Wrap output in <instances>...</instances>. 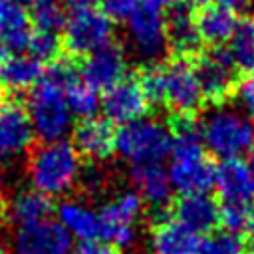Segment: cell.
Listing matches in <instances>:
<instances>
[{
  "label": "cell",
  "mask_w": 254,
  "mask_h": 254,
  "mask_svg": "<svg viewBox=\"0 0 254 254\" xmlns=\"http://www.w3.org/2000/svg\"><path fill=\"white\" fill-rule=\"evenodd\" d=\"M4 204V181H2V171H0V208Z\"/></svg>",
  "instance_id": "39"
},
{
  "label": "cell",
  "mask_w": 254,
  "mask_h": 254,
  "mask_svg": "<svg viewBox=\"0 0 254 254\" xmlns=\"http://www.w3.org/2000/svg\"><path fill=\"white\" fill-rule=\"evenodd\" d=\"M163 83V107L171 113H198L204 105V97L192 67V60L171 56L159 64Z\"/></svg>",
  "instance_id": "6"
},
{
  "label": "cell",
  "mask_w": 254,
  "mask_h": 254,
  "mask_svg": "<svg viewBox=\"0 0 254 254\" xmlns=\"http://www.w3.org/2000/svg\"><path fill=\"white\" fill-rule=\"evenodd\" d=\"M129 32L137 50L151 60L159 58L169 48L165 18L161 12L139 6L137 12L129 18Z\"/></svg>",
  "instance_id": "19"
},
{
  "label": "cell",
  "mask_w": 254,
  "mask_h": 254,
  "mask_svg": "<svg viewBox=\"0 0 254 254\" xmlns=\"http://www.w3.org/2000/svg\"><path fill=\"white\" fill-rule=\"evenodd\" d=\"M97 0H65V4L71 8V10H79V8H91Z\"/></svg>",
  "instance_id": "36"
},
{
  "label": "cell",
  "mask_w": 254,
  "mask_h": 254,
  "mask_svg": "<svg viewBox=\"0 0 254 254\" xmlns=\"http://www.w3.org/2000/svg\"><path fill=\"white\" fill-rule=\"evenodd\" d=\"M44 64L32 56H12L0 64V83L10 91L34 87L44 77Z\"/></svg>",
  "instance_id": "23"
},
{
  "label": "cell",
  "mask_w": 254,
  "mask_h": 254,
  "mask_svg": "<svg viewBox=\"0 0 254 254\" xmlns=\"http://www.w3.org/2000/svg\"><path fill=\"white\" fill-rule=\"evenodd\" d=\"M244 252V238L232 234L228 230L208 232L200 238V246L196 254H242Z\"/></svg>",
  "instance_id": "31"
},
{
  "label": "cell",
  "mask_w": 254,
  "mask_h": 254,
  "mask_svg": "<svg viewBox=\"0 0 254 254\" xmlns=\"http://www.w3.org/2000/svg\"><path fill=\"white\" fill-rule=\"evenodd\" d=\"M165 28H167V44L173 56L192 60L198 52L204 50L194 20V8L185 0L177 2L167 10Z\"/></svg>",
  "instance_id": "13"
},
{
  "label": "cell",
  "mask_w": 254,
  "mask_h": 254,
  "mask_svg": "<svg viewBox=\"0 0 254 254\" xmlns=\"http://www.w3.org/2000/svg\"><path fill=\"white\" fill-rule=\"evenodd\" d=\"M30 24L34 30L62 32L67 24V14L58 0H34L30 6Z\"/></svg>",
  "instance_id": "28"
},
{
  "label": "cell",
  "mask_w": 254,
  "mask_h": 254,
  "mask_svg": "<svg viewBox=\"0 0 254 254\" xmlns=\"http://www.w3.org/2000/svg\"><path fill=\"white\" fill-rule=\"evenodd\" d=\"M64 95H65V103L69 107V111L81 119H89L93 117V113L97 111L99 107V99H97V91L87 85L83 79H75L71 81L65 89H64Z\"/></svg>",
  "instance_id": "29"
},
{
  "label": "cell",
  "mask_w": 254,
  "mask_h": 254,
  "mask_svg": "<svg viewBox=\"0 0 254 254\" xmlns=\"http://www.w3.org/2000/svg\"><path fill=\"white\" fill-rule=\"evenodd\" d=\"M141 6V0H101V10L117 22L129 20L137 8Z\"/></svg>",
  "instance_id": "32"
},
{
  "label": "cell",
  "mask_w": 254,
  "mask_h": 254,
  "mask_svg": "<svg viewBox=\"0 0 254 254\" xmlns=\"http://www.w3.org/2000/svg\"><path fill=\"white\" fill-rule=\"evenodd\" d=\"M26 50L38 62L50 64V62L58 60L64 54V42H62V36H58L54 32H44V30H34L32 28Z\"/></svg>",
  "instance_id": "30"
},
{
  "label": "cell",
  "mask_w": 254,
  "mask_h": 254,
  "mask_svg": "<svg viewBox=\"0 0 254 254\" xmlns=\"http://www.w3.org/2000/svg\"><path fill=\"white\" fill-rule=\"evenodd\" d=\"M52 212H54L52 198L36 189H30V190H20L10 200H4L0 208V218L4 220V224L24 226L38 220H46L50 218Z\"/></svg>",
  "instance_id": "20"
},
{
  "label": "cell",
  "mask_w": 254,
  "mask_h": 254,
  "mask_svg": "<svg viewBox=\"0 0 254 254\" xmlns=\"http://www.w3.org/2000/svg\"><path fill=\"white\" fill-rule=\"evenodd\" d=\"M143 210V198L129 190L111 198L99 212L101 218V238H105L111 246L125 248L135 240V220Z\"/></svg>",
  "instance_id": "10"
},
{
  "label": "cell",
  "mask_w": 254,
  "mask_h": 254,
  "mask_svg": "<svg viewBox=\"0 0 254 254\" xmlns=\"http://www.w3.org/2000/svg\"><path fill=\"white\" fill-rule=\"evenodd\" d=\"M171 149V133L159 121L137 119L117 129V151L133 163H161Z\"/></svg>",
  "instance_id": "4"
},
{
  "label": "cell",
  "mask_w": 254,
  "mask_h": 254,
  "mask_svg": "<svg viewBox=\"0 0 254 254\" xmlns=\"http://www.w3.org/2000/svg\"><path fill=\"white\" fill-rule=\"evenodd\" d=\"M179 0H141V6L143 8H149V10H155V12H165L169 10L171 6H175Z\"/></svg>",
  "instance_id": "35"
},
{
  "label": "cell",
  "mask_w": 254,
  "mask_h": 254,
  "mask_svg": "<svg viewBox=\"0 0 254 254\" xmlns=\"http://www.w3.org/2000/svg\"><path fill=\"white\" fill-rule=\"evenodd\" d=\"M67 228L52 218L18 226L8 242V254H69Z\"/></svg>",
  "instance_id": "9"
},
{
  "label": "cell",
  "mask_w": 254,
  "mask_h": 254,
  "mask_svg": "<svg viewBox=\"0 0 254 254\" xmlns=\"http://www.w3.org/2000/svg\"><path fill=\"white\" fill-rule=\"evenodd\" d=\"M252 248H254V232H252ZM254 252V250H252Z\"/></svg>",
  "instance_id": "43"
},
{
  "label": "cell",
  "mask_w": 254,
  "mask_h": 254,
  "mask_svg": "<svg viewBox=\"0 0 254 254\" xmlns=\"http://www.w3.org/2000/svg\"><path fill=\"white\" fill-rule=\"evenodd\" d=\"M34 127L28 109L18 99H6L0 105V157H14L30 149Z\"/></svg>",
  "instance_id": "14"
},
{
  "label": "cell",
  "mask_w": 254,
  "mask_h": 254,
  "mask_svg": "<svg viewBox=\"0 0 254 254\" xmlns=\"http://www.w3.org/2000/svg\"><path fill=\"white\" fill-rule=\"evenodd\" d=\"M79 153L67 141H50L32 149L28 159L30 181L36 190L54 196L67 192L79 181Z\"/></svg>",
  "instance_id": "1"
},
{
  "label": "cell",
  "mask_w": 254,
  "mask_h": 254,
  "mask_svg": "<svg viewBox=\"0 0 254 254\" xmlns=\"http://www.w3.org/2000/svg\"><path fill=\"white\" fill-rule=\"evenodd\" d=\"M131 179L139 190V196L157 210V216L169 214L173 185L161 163H135L131 169Z\"/></svg>",
  "instance_id": "18"
},
{
  "label": "cell",
  "mask_w": 254,
  "mask_h": 254,
  "mask_svg": "<svg viewBox=\"0 0 254 254\" xmlns=\"http://www.w3.org/2000/svg\"><path fill=\"white\" fill-rule=\"evenodd\" d=\"M69 254H121V252L111 244H101V242L89 240V242L77 244Z\"/></svg>",
  "instance_id": "34"
},
{
  "label": "cell",
  "mask_w": 254,
  "mask_h": 254,
  "mask_svg": "<svg viewBox=\"0 0 254 254\" xmlns=\"http://www.w3.org/2000/svg\"><path fill=\"white\" fill-rule=\"evenodd\" d=\"M101 107L107 119L119 125L143 119V115L151 109L137 73H129L115 85L105 89L101 97Z\"/></svg>",
  "instance_id": "11"
},
{
  "label": "cell",
  "mask_w": 254,
  "mask_h": 254,
  "mask_svg": "<svg viewBox=\"0 0 254 254\" xmlns=\"http://www.w3.org/2000/svg\"><path fill=\"white\" fill-rule=\"evenodd\" d=\"M248 169H250V173H252V179H254V151L250 153V159H248Z\"/></svg>",
  "instance_id": "41"
},
{
  "label": "cell",
  "mask_w": 254,
  "mask_h": 254,
  "mask_svg": "<svg viewBox=\"0 0 254 254\" xmlns=\"http://www.w3.org/2000/svg\"><path fill=\"white\" fill-rule=\"evenodd\" d=\"M125 67H127V62L121 46H117L115 42H109L107 46L79 60V77L87 85H91L95 91L97 89L105 91L125 77Z\"/></svg>",
  "instance_id": "12"
},
{
  "label": "cell",
  "mask_w": 254,
  "mask_h": 254,
  "mask_svg": "<svg viewBox=\"0 0 254 254\" xmlns=\"http://www.w3.org/2000/svg\"><path fill=\"white\" fill-rule=\"evenodd\" d=\"M194 20H196V28L202 44L210 48L224 46L238 24L236 12L220 4H202L194 8Z\"/></svg>",
  "instance_id": "22"
},
{
  "label": "cell",
  "mask_w": 254,
  "mask_h": 254,
  "mask_svg": "<svg viewBox=\"0 0 254 254\" xmlns=\"http://www.w3.org/2000/svg\"><path fill=\"white\" fill-rule=\"evenodd\" d=\"M111 34H113L111 18L103 10L95 6L73 10L71 16L67 18L62 36L64 52L79 62L87 54L107 46L111 42Z\"/></svg>",
  "instance_id": "7"
},
{
  "label": "cell",
  "mask_w": 254,
  "mask_h": 254,
  "mask_svg": "<svg viewBox=\"0 0 254 254\" xmlns=\"http://www.w3.org/2000/svg\"><path fill=\"white\" fill-rule=\"evenodd\" d=\"M26 109L34 133L44 141H62L69 129V107L64 89L48 79H40L28 93Z\"/></svg>",
  "instance_id": "3"
},
{
  "label": "cell",
  "mask_w": 254,
  "mask_h": 254,
  "mask_svg": "<svg viewBox=\"0 0 254 254\" xmlns=\"http://www.w3.org/2000/svg\"><path fill=\"white\" fill-rule=\"evenodd\" d=\"M12 2H14V4H18V6H22V8H24V6H32V4H34V0H12Z\"/></svg>",
  "instance_id": "40"
},
{
  "label": "cell",
  "mask_w": 254,
  "mask_h": 254,
  "mask_svg": "<svg viewBox=\"0 0 254 254\" xmlns=\"http://www.w3.org/2000/svg\"><path fill=\"white\" fill-rule=\"evenodd\" d=\"M169 214L198 234H208L220 224V204L208 192H187L175 196Z\"/></svg>",
  "instance_id": "15"
},
{
  "label": "cell",
  "mask_w": 254,
  "mask_h": 254,
  "mask_svg": "<svg viewBox=\"0 0 254 254\" xmlns=\"http://www.w3.org/2000/svg\"><path fill=\"white\" fill-rule=\"evenodd\" d=\"M224 50L240 73L254 71V18H238Z\"/></svg>",
  "instance_id": "26"
},
{
  "label": "cell",
  "mask_w": 254,
  "mask_h": 254,
  "mask_svg": "<svg viewBox=\"0 0 254 254\" xmlns=\"http://www.w3.org/2000/svg\"><path fill=\"white\" fill-rule=\"evenodd\" d=\"M60 222L67 228V232L81 238V242L101 238V218L93 210L77 202H62L58 206Z\"/></svg>",
  "instance_id": "25"
},
{
  "label": "cell",
  "mask_w": 254,
  "mask_h": 254,
  "mask_svg": "<svg viewBox=\"0 0 254 254\" xmlns=\"http://www.w3.org/2000/svg\"><path fill=\"white\" fill-rule=\"evenodd\" d=\"M192 67L204 97V103L222 105L236 93L240 71L230 62L224 46L202 50L192 58Z\"/></svg>",
  "instance_id": "5"
},
{
  "label": "cell",
  "mask_w": 254,
  "mask_h": 254,
  "mask_svg": "<svg viewBox=\"0 0 254 254\" xmlns=\"http://www.w3.org/2000/svg\"><path fill=\"white\" fill-rule=\"evenodd\" d=\"M220 226L238 236H252L254 232V200L224 202L220 206Z\"/></svg>",
  "instance_id": "27"
},
{
  "label": "cell",
  "mask_w": 254,
  "mask_h": 254,
  "mask_svg": "<svg viewBox=\"0 0 254 254\" xmlns=\"http://www.w3.org/2000/svg\"><path fill=\"white\" fill-rule=\"evenodd\" d=\"M200 246L198 232L173 218L171 214L157 216L151 226L153 254H196Z\"/></svg>",
  "instance_id": "17"
},
{
  "label": "cell",
  "mask_w": 254,
  "mask_h": 254,
  "mask_svg": "<svg viewBox=\"0 0 254 254\" xmlns=\"http://www.w3.org/2000/svg\"><path fill=\"white\" fill-rule=\"evenodd\" d=\"M202 141L214 155L234 159L252 147L254 127L236 111H216L202 123Z\"/></svg>",
  "instance_id": "8"
},
{
  "label": "cell",
  "mask_w": 254,
  "mask_h": 254,
  "mask_svg": "<svg viewBox=\"0 0 254 254\" xmlns=\"http://www.w3.org/2000/svg\"><path fill=\"white\" fill-rule=\"evenodd\" d=\"M30 34L32 24L24 8L12 0H0V38L10 46V50L14 52L28 48Z\"/></svg>",
  "instance_id": "24"
},
{
  "label": "cell",
  "mask_w": 254,
  "mask_h": 254,
  "mask_svg": "<svg viewBox=\"0 0 254 254\" xmlns=\"http://www.w3.org/2000/svg\"><path fill=\"white\" fill-rule=\"evenodd\" d=\"M214 187L224 202H246L254 200V179L248 169V163L242 159H222L216 165Z\"/></svg>",
  "instance_id": "21"
},
{
  "label": "cell",
  "mask_w": 254,
  "mask_h": 254,
  "mask_svg": "<svg viewBox=\"0 0 254 254\" xmlns=\"http://www.w3.org/2000/svg\"><path fill=\"white\" fill-rule=\"evenodd\" d=\"M73 147L89 161L109 159L117 149V131L109 119H81L73 131Z\"/></svg>",
  "instance_id": "16"
},
{
  "label": "cell",
  "mask_w": 254,
  "mask_h": 254,
  "mask_svg": "<svg viewBox=\"0 0 254 254\" xmlns=\"http://www.w3.org/2000/svg\"><path fill=\"white\" fill-rule=\"evenodd\" d=\"M246 0H214V4H220V6H226V8H238V6H242Z\"/></svg>",
  "instance_id": "38"
},
{
  "label": "cell",
  "mask_w": 254,
  "mask_h": 254,
  "mask_svg": "<svg viewBox=\"0 0 254 254\" xmlns=\"http://www.w3.org/2000/svg\"><path fill=\"white\" fill-rule=\"evenodd\" d=\"M242 254H254V252H242Z\"/></svg>",
  "instance_id": "44"
},
{
  "label": "cell",
  "mask_w": 254,
  "mask_h": 254,
  "mask_svg": "<svg viewBox=\"0 0 254 254\" xmlns=\"http://www.w3.org/2000/svg\"><path fill=\"white\" fill-rule=\"evenodd\" d=\"M12 56H14V52L10 50V46L0 38V64H4V62H6L8 58H12Z\"/></svg>",
  "instance_id": "37"
},
{
  "label": "cell",
  "mask_w": 254,
  "mask_h": 254,
  "mask_svg": "<svg viewBox=\"0 0 254 254\" xmlns=\"http://www.w3.org/2000/svg\"><path fill=\"white\" fill-rule=\"evenodd\" d=\"M202 139H173L169 179L181 194L208 192L214 187L216 165L204 153Z\"/></svg>",
  "instance_id": "2"
},
{
  "label": "cell",
  "mask_w": 254,
  "mask_h": 254,
  "mask_svg": "<svg viewBox=\"0 0 254 254\" xmlns=\"http://www.w3.org/2000/svg\"><path fill=\"white\" fill-rule=\"evenodd\" d=\"M6 101V95H4V87H2V83H0V105Z\"/></svg>",
  "instance_id": "42"
},
{
  "label": "cell",
  "mask_w": 254,
  "mask_h": 254,
  "mask_svg": "<svg viewBox=\"0 0 254 254\" xmlns=\"http://www.w3.org/2000/svg\"><path fill=\"white\" fill-rule=\"evenodd\" d=\"M234 95L238 97V101L244 107V111L250 117H254V71L252 73H246L244 77H240Z\"/></svg>",
  "instance_id": "33"
}]
</instances>
